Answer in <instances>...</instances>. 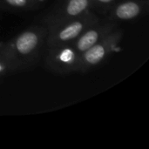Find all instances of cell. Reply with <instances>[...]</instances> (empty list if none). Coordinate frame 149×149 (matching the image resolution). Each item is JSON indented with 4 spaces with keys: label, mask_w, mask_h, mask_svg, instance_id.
<instances>
[{
    "label": "cell",
    "mask_w": 149,
    "mask_h": 149,
    "mask_svg": "<svg viewBox=\"0 0 149 149\" xmlns=\"http://www.w3.org/2000/svg\"><path fill=\"white\" fill-rule=\"evenodd\" d=\"M38 43V37L32 32H25L22 34L17 41V48L23 54L29 53Z\"/></svg>",
    "instance_id": "1"
},
{
    "label": "cell",
    "mask_w": 149,
    "mask_h": 149,
    "mask_svg": "<svg viewBox=\"0 0 149 149\" xmlns=\"http://www.w3.org/2000/svg\"><path fill=\"white\" fill-rule=\"evenodd\" d=\"M140 12L139 6L133 2L125 3L117 8L116 14L121 19H130L137 16Z\"/></svg>",
    "instance_id": "2"
},
{
    "label": "cell",
    "mask_w": 149,
    "mask_h": 149,
    "mask_svg": "<svg viewBox=\"0 0 149 149\" xmlns=\"http://www.w3.org/2000/svg\"><path fill=\"white\" fill-rule=\"evenodd\" d=\"M105 55V49L101 45H93L86 53V59L90 64H97Z\"/></svg>",
    "instance_id": "3"
},
{
    "label": "cell",
    "mask_w": 149,
    "mask_h": 149,
    "mask_svg": "<svg viewBox=\"0 0 149 149\" xmlns=\"http://www.w3.org/2000/svg\"><path fill=\"white\" fill-rule=\"evenodd\" d=\"M98 40V33L94 31L86 32L79 41L78 48L80 51H86L91 48Z\"/></svg>",
    "instance_id": "4"
},
{
    "label": "cell",
    "mask_w": 149,
    "mask_h": 149,
    "mask_svg": "<svg viewBox=\"0 0 149 149\" xmlns=\"http://www.w3.org/2000/svg\"><path fill=\"white\" fill-rule=\"evenodd\" d=\"M82 30V24L79 22H76L73 23L72 24H70L69 26H67L65 29H64L60 34H59V38L62 40H69L72 38H74L75 37H77L79 32Z\"/></svg>",
    "instance_id": "5"
},
{
    "label": "cell",
    "mask_w": 149,
    "mask_h": 149,
    "mask_svg": "<svg viewBox=\"0 0 149 149\" xmlns=\"http://www.w3.org/2000/svg\"><path fill=\"white\" fill-rule=\"evenodd\" d=\"M87 3V0H71L67 6V12L72 16L78 15L86 8Z\"/></svg>",
    "instance_id": "6"
},
{
    "label": "cell",
    "mask_w": 149,
    "mask_h": 149,
    "mask_svg": "<svg viewBox=\"0 0 149 149\" xmlns=\"http://www.w3.org/2000/svg\"><path fill=\"white\" fill-rule=\"evenodd\" d=\"M73 58H74V54L69 49H66V50L63 51V52L60 55V59L63 62H71L73 59Z\"/></svg>",
    "instance_id": "7"
},
{
    "label": "cell",
    "mask_w": 149,
    "mask_h": 149,
    "mask_svg": "<svg viewBox=\"0 0 149 149\" xmlns=\"http://www.w3.org/2000/svg\"><path fill=\"white\" fill-rule=\"evenodd\" d=\"M10 4L14 6H23L25 4L26 0H6Z\"/></svg>",
    "instance_id": "8"
},
{
    "label": "cell",
    "mask_w": 149,
    "mask_h": 149,
    "mask_svg": "<svg viewBox=\"0 0 149 149\" xmlns=\"http://www.w3.org/2000/svg\"><path fill=\"white\" fill-rule=\"evenodd\" d=\"M99 1H100V2H105V3H107V2H110V1H112V0H99Z\"/></svg>",
    "instance_id": "9"
},
{
    "label": "cell",
    "mask_w": 149,
    "mask_h": 149,
    "mask_svg": "<svg viewBox=\"0 0 149 149\" xmlns=\"http://www.w3.org/2000/svg\"><path fill=\"white\" fill-rule=\"evenodd\" d=\"M1 70H2V65H0V71H1Z\"/></svg>",
    "instance_id": "10"
}]
</instances>
